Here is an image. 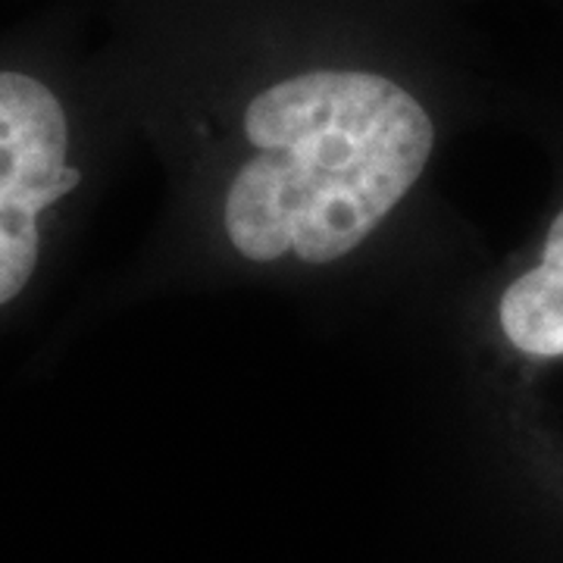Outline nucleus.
Masks as SVG:
<instances>
[{
	"label": "nucleus",
	"instance_id": "f257e3e1",
	"mask_svg": "<svg viewBox=\"0 0 563 563\" xmlns=\"http://www.w3.org/2000/svg\"><path fill=\"white\" fill-rule=\"evenodd\" d=\"M244 135L261 154L225 195V235L254 263H332L361 247L420 179L435 129L398 81L313 69L257 95Z\"/></svg>",
	"mask_w": 563,
	"mask_h": 563
},
{
	"label": "nucleus",
	"instance_id": "7ed1b4c3",
	"mask_svg": "<svg viewBox=\"0 0 563 563\" xmlns=\"http://www.w3.org/2000/svg\"><path fill=\"white\" fill-rule=\"evenodd\" d=\"M501 329L532 357H563V210L544 239L542 263L501 298Z\"/></svg>",
	"mask_w": 563,
	"mask_h": 563
},
{
	"label": "nucleus",
	"instance_id": "f03ea898",
	"mask_svg": "<svg viewBox=\"0 0 563 563\" xmlns=\"http://www.w3.org/2000/svg\"><path fill=\"white\" fill-rule=\"evenodd\" d=\"M79 185L60 95L25 69L0 66V310L38 269L44 213Z\"/></svg>",
	"mask_w": 563,
	"mask_h": 563
}]
</instances>
